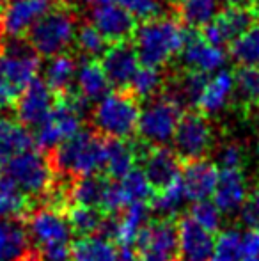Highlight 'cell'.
<instances>
[{
    "instance_id": "6da1fadb",
    "label": "cell",
    "mask_w": 259,
    "mask_h": 261,
    "mask_svg": "<svg viewBox=\"0 0 259 261\" xmlns=\"http://www.w3.org/2000/svg\"><path fill=\"white\" fill-rule=\"evenodd\" d=\"M187 36L180 20L167 16L144 20L133 32L135 50L140 64L162 68L172 57L181 54Z\"/></svg>"
},
{
    "instance_id": "7a4b0ae2",
    "label": "cell",
    "mask_w": 259,
    "mask_h": 261,
    "mask_svg": "<svg viewBox=\"0 0 259 261\" xmlns=\"http://www.w3.org/2000/svg\"><path fill=\"white\" fill-rule=\"evenodd\" d=\"M107 139L96 132L80 130L52 153L50 160L57 174L69 178L98 174L107 164Z\"/></svg>"
},
{
    "instance_id": "3957f363",
    "label": "cell",
    "mask_w": 259,
    "mask_h": 261,
    "mask_svg": "<svg viewBox=\"0 0 259 261\" xmlns=\"http://www.w3.org/2000/svg\"><path fill=\"white\" fill-rule=\"evenodd\" d=\"M57 100L52 112L39 123L36 132V144L43 151H53L59 144L68 141L80 132L82 117L89 101L80 96L76 91H68L64 94H55Z\"/></svg>"
},
{
    "instance_id": "277c9868",
    "label": "cell",
    "mask_w": 259,
    "mask_h": 261,
    "mask_svg": "<svg viewBox=\"0 0 259 261\" xmlns=\"http://www.w3.org/2000/svg\"><path fill=\"white\" fill-rule=\"evenodd\" d=\"M0 172L32 201L34 197L43 199L57 178L50 156L36 149H28L0 162Z\"/></svg>"
},
{
    "instance_id": "5b68a950",
    "label": "cell",
    "mask_w": 259,
    "mask_h": 261,
    "mask_svg": "<svg viewBox=\"0 0 259 261\" xmlns=\"http://www.w3.org/2000/svg\"><path fill=\"white\" fill-rule=\"evenodd\" d=\"M140 107L128 89L107 93L93 110V123L98 134L108 139H128L137 132Z\"/></svg>"
},
{
    "instance_id": "8992f818",
    "label": "cell",
    "mask_w": 259,
    "mask_h": 261,
    "mask_svg": "<svg viewBox=\"0 0 259 261\" xmlns=\"http://www.w3.org/2000/svg\"><path fill=\"white\" fill-rule=\"evenodd\" d=\"M76 31L78 27L71 11L66 7H52L27 32L28 45L32 52L41 57H53L64 54V50L75 41Z\"/></svg>"
},
{
    "instance_id": "52a82bcc",
    "label": "cell",
    "mask_w": 259,
    "mask_h": 261,
    "mask_svg": "<svg viewBox=\"0 0 259 261\" xmlns=\"http://www.w3.org/2000/svg\"><path fill=\"white\" fill-rule=\"evenodd\" d=\"M39 71V55L14 48L0 55V109L13 107Z\"/></svg>"
},
{
    "instance_id": "ba28073f",
    "label": "cell",
    "mask_w": 259,
    "mask_h": 261,
    "mask_svg": "<svg viewBox=\"0 0 259 261\" xmlns=\"http://www.w3.org/2000/svg\"><path fill=\"white\" fill-rule=\"evenodd\" d=\"M133 245L138 261H180L178 220H174V217L149 220Z\"/></svg>"
},
{
    "instance_id": "9c48e42d",
    "label": "cell",
    "mask_w": 259,
    "mask_h": 261,
    "mask_svg": "<svg viewBox=\"0 0 259 261\" xmlns=\"http://www.w3.org/2000/svg\"><path fill=\"white\" fill-rule=\"evenodd\" d=\"M181 116L183 107L176 100L167 94L155 98L144 110H140L137 124L138 137L149 146H165L169 141H172Z\"/></svg>"
},
{
    "instance_id": "30bf717a",
    "label": "cell",
    "mask_w": 259,
    "mask_h": 261,
    "mask_svg": "<svg viewBox=\"0 0 259 261\" xmlns=\"http://www.w3.org/2000/svg\"><path fill=\"white\" fill-rule=\"evenodd\" d=\"M174 151L183 162L200 160L213 146V130L203 112H187L181 116L174 132Z\"/></svg>"
},
{
    "instance_id": "8fae6325",
    "label": "cell",
    "mask_w": 259,
    "mask_h": 261,
    "mask_svg": "<svg viewBox=\"0 0 259 261\" xmlns=\"http://www.w3.org/2000/svg\"><path fill=\"white\" fill-rule=\"evenodd\" d=\"M254 23H256V13L250 6H229L227 9L218 13L210 23L200 27L199 32L211 45L224 46L240 38Z\"/></svg>"
},
{
    "instance_id": "7c38bea8",
    "label": "cell",
    "mask_w": 259,
    "mask_h": 261,
    "mask_svg": "<svg viewBox=\"0 0 259 261\" xmlns=\"http://www.w3.org/2000/svg\"><path fill=\"white\" fill-rule=\"evenodd\" d=\"M27 231L31 242L36 244V249L52 247V245H68L71 240V226L64 213L52 208H39L38 212L28 213Z\"/></svg>"
},
{
    "instance_id": "4fadbf2b",
    "label": "cell",
    "mask_w": 259,
    "mask_h": 261,
    "mask_svg": "<svg viewBox=\"0 0 259 261\" xmlns=\"http://www.w3.org/2000/svg\"><path fill=\"white\" fill-rule=\"evenodd\" d=\"M140 156L144 164L142 171L155 192L172 185L181 178V162L183 160L178 156L174 149L165 148V146H149L144 142Z\"/></svg>"
},
{
    "instance_id": "5bb4252c",
    "label": "cell",
    "mask_w": 259,
    "mask_h": 261,
    "mask_svg": "<svg viewBox=\"0 0 259 261\" xmlns=\"http://www.w3.org/2000/svg\"><path fill=\"white\" fill-rule=\"evenodd\" d=\"M137 18L119 4H94L91 9V23L103 34L107 41H126L133 36Z\"/></svg>"
},
{
    "instance_id": "9a60e30c",
    "label": "cell",
    "mask_w": 259,
    "mask_h": 261,
    "mask_svg": "<svg viewBox=\"0 0 259 261\" xmlns=\"http://www.w3.org/2000/svg\"><path fill=\"white\" fill-rule=\"evenodd\" d=\"M55 100V93L46 86L45 80L34 79L14 103L16 119L25 126H38L52 112Z\"/></svg>"
},
{
    "instance_id": "2e32d148",
    "label": "cell",
    "mask_w": 259,
    "mask_h": 261,
    "mask_svg": "<svg viewBox=\"0 0 259 261\" xmlns=\"http://www.w3.org/2000/svg\"><path fill=\"white\" fill-rule=\"evenodd\" d=\"M100 62L110 86L118 87V89H128L131 79L140 68L138 66L140 59L137 55V50L128 41L112 43L101 55Z\"/></svg>"
},
{
    "instance_id": "e0dca14e",
    "label": "cell",
    "mask_w": 259,
    "mask_h": 261,
    "mask_svg": "<svg viewBox=\"0 0 259 261\" xmlns=\"http://www.w3.org/2000/svg\"><path fill=\"white\" fill-rule=\"evenodd\" d=\"M52 7V0H13L0 14L2 31L9 38H21Z\"/></svg>"
},
{
    "instance_id": "ac0fdd59",
    "label": "cell",
    "mask_w": 259,
    "mask_h": 261,
    "mask_svg": "<svg viewBox=\"0 0 259 261\" xmlns=\"http://www.w3.org/2000/svg\"><path fill=\"white\" fill-rule=\"evenodd\" d=\"M224 48L217 45H211L210 41L200 36V32H194L192 36H187V41L181 50V61L188 71H197L210 75L217 73L225 64Z\"/></svg>"
},
{
    "instance_id": "d6986e66",
    "label": "cell",
    "mask_w": 259,
    "mask_h": 261,
    "mask_svg": "<svg viewBox=\"0 0 259 261\" xmlns=\"http://www.w3.org/2000/svg\"><path fill=\"white\" fill-rule=\"evenodd\" d=\"M0 261H39L21 219H0Z\"/></svg>"
},
{
    "instance_id": "ffe728a7",
    "label": "cell",
    "mask_w": 259,
    "mask_h": 261,
    "mask_svg": "<svg viewBox=\"0 0 259 261\" xmlns=\"http://www.w3.org/2000/svg\"><path fill=\"white\" fill-rule=\"evenodd\" d=\"M180 237V261H210L215 247V237L211 231L200 227L190 217L178 220Z\"/></svg>"
},
{
    "instance_id": "44dd1931",
    "label": "cell",
    "mask_w": 259,
    "mask_h": 261,
    "mask_svg": "<svg viewBox=\"0 0 259 261\" xmlns=\"http://www.w3.org/2000/svg\"><path fill=\"white\" fill-rule=\"evenodd\" d=\"M181 181H183L185 196L188 201L195 203V201L210 199L218 181L217 165L204 158L187 162L181 174Z\"/></svg>"
},
{
    "instance_id": "7402d4cb",
    "label": "cell",
    "mask_w": 259,
    "mask_h": 261,
    "mask_svg": "<svg viewBox=\"0 0 259 261\" xmlns=\"http://www.w3.org/2000/svg\"><path fill=\"white\" fill-rule=\"evenodd\" d=\"M247 194V181L242 169H220L213 192V203L222 213L238 212Z\"/></svg>"
},
{
    "instance_id": "603a6c76",
    "label": "cell",
    "mask_w": 259,
    "mask_h": 261,
    "mask_svg": "<svg viewBox=\"0 0 259 261\" xmlns=\"http://www.w3.org/2000/svg\"><path fill=\"white\" fill-rule=\"evenodd\" d=\"M235 96V75L227 69H218L211 79L206 80L197 107L203 114H217L229 105Z\"/></svg>"
},
{
    "instance_id": "cb8c5ba5",
    "label": "cell",
    "mask_w": 259,
    "mask_h": 261,
    "mask_svg": "<svg viewBox=\"0 0 259 261\" xmlns=\"http://www.w3.org/2000/svg\"><path fill=\"white\" fill-rule=\"evenodd\" d=\"M36 139L18 119L0 114V162L34 149Z\"/></svg>"
},
{
    "instance_id": "d4e9b609",
    "label": "cell",
    "mask_w": 259,
    "mask_h": 261,
    "mask_svg": "<svg viewBox=\"0 0 259 261\" xmlns=\"http://www.w3.org/2000/svg\"><path fill=\"white\" fill-rule=\"evenodd\" d=\"M75 82L76 93L85 98L87 101L101 100L108 93V86H110L103 68H101V62L93 57H89L78 66Z\"/></svg>"
},
{
    "instance_id": "484cf974",
    "label": "cell",
    "mask_w": 259,
    "mask_h": 261,
    "mask_svg": "<svg viewBox=\"0 0 259 261\" xmlns=\"http://www.w3.org/2000/svg\"><path fill=\"white\" fill-rule=\"evenodd\" d=\"M138 156H140V149H137V142L108 139L105 172L108 174V178L121 179L131 169H135V162L138 160Z\"/></svg>"
},
{
    "instance_id": "4316f807",
    "label": "cell",
    "mask_w": 259,
    "mask_h": 261,
    "mask_svg": "<svg viewBox=\"0 0 259 261\" xmlns=\"http://www.w3.org/2000/svg\"><path fill=\"white\" fill-rule=\"evenodd\" d=\"M148 203H131L125 208L123 215L116 219L114 240L121 245V249H126L135 244L140 229L148 222Z\"/></svg>"
},
{
    "instance_id": "83f0119b",
    "label": "cell",
    "mask_w": 259,
    "mask_h": 261,
    "mask_svg": "<svg viewBox=\"0 0 259 261\" xmlns=\"http://www.w3.org/2000/svg\"><path fill=\"white\" fill-rule=\"evenodd\" d=\"M108 179H110L108 176L100 174L71 178V185H69V201H71V204L93 206L100 210Z\"/></svg>"
},
{
    "instance_id": "f1b7e54d",
    "label": "cell",
    "mask_w": 259,
    "mask_h": 261,
    "mask_svg": "<svg viewBox=\"0 0 259 261\" xmlns=\"http://www.w3.org/2000/svg\"><path fill=\"white\" fill-rule=\"evenodd\" d=\"M71 261H119V252L108 238L91 234L71 244Z\"/></svg>"
},
{
    "instance_id": "f546056e",
    "label": "cell",
    "mask_w": 259,
    "mask_h": 261,
    "mask_svg": "<svg viewBox=\"0 0 259 261\" xmlns=\"http://www.w3.org/2000/svg\"><path fill=\"white\" fill-rule=\"evenodd\" d=\"M76 62L71 55L59 54L50 57L45 68V82L55 94H64L69 91L76 76Z\"/></svg>"
},
{
    "instance_id": "4dcf8cb0",
    "label": "cell",
    "mask_w": 259,
    "mask_h": 261,
    "mask_svg": "<svg viewBox=\"0 0 259 261\" xmlns=\"http://www.w3.org/2000/svg\"><path fill=\"white\" fill-rule=\"evenodd\" d=\"M66 213H68L66 219L71 226V231L80 237L100 234L101 226L107 219V215L101 210L93 206H80V204H71Z\"/></svg>"
},
{
    "instance_id": "1f68e13d",
    "label": "cell",
    "mask_w": 259,
    "mask_h": 261,
    "mask_svg": "<svg viewBox=\"0 0 259 261\" xmlns=\"http://www.w3.org/2000/svg\"><path fill=\"white\" fill-rule=\"evenodd\" d=\"M229 52L240 66L259 68V21L231 43Z\"/></svg>"
},
{
    "instance_id": "d6a6232c",
    "label": "cell",
    "mask_w": 259,
    "mask_h": 261,
    "mask_svg": "<svg viewBox=\"0 0 259 261\" xmlns=\"http://www.w3.org/2000/svg\"><path fill=\"white\" fill-rule=\"evenodd\" d=\"M178 14L192 27H204L218 14V0H176Z\"/></svg>"
},
{
    "instance_id": "836d02e7",
    "label": "cell",
    "mask_w": 259,
    "mask_h": 261,
    "mask_svg": "<svg viewBox=\"0 0 259 261\" xmlns=\"http://www.w3.org/2000/svg\"><path fill=\"white\" fill-rule=\"evenodd\" d=\"M185 199H187V196H185L183 181L180 178L172 185L153 194L151 201H149V210L156 212L160 217H174L183 206Z\"/></svg>"
},
{
    "instance_id": "e575fe53",
    "label": "cell",
    "mask_w": 259,
    "mask_h": 261,
    "mask_svg": "<svg viewBox=\"0 0 259 261\" xmlns=\"http://www.w3.org/2000/svg\"><path fill=\"white\" fill-rule=\"evenodd\" d=\"M119 181V187H121V192L125 196V201L126 204H131V203H149L155 194L153 190L151 183L149 179L146 178L144 171L138 167L131 169L126 176H123Z\"/></svg>"
},
{
    "instance_id": "d590c367",
    "label": "cell",
    "mask_w": 259,
    "mask_h": 261,
    "mask_svg": "<svg viewBox=\"0 0 259 261\" xmlns=\"http://www.w3.org/2000/svg\"><path fill=\"white\" fill-rule=\"evenodd\" d=\"M243 237L238 229H224L215 238L213 254L210 261H242Z\"/></svg>"
},
{
    "instance_id": "8d00e7d4",
    "label": "cell",
    "mask_w": 259,
    "mask_h": 261,
    "mask_svg": "<svg viewBox=\"0 0 259 261\" xmlns=\"http://www.w3.org/2000/svg\"><path fill=\"white\" fill-rule=\"evenodd\" d=\"M162 73L158 68H151V66H142L137 69L135 76L131 79L128 91L135 98H153L156 96L160 89H162Z\"/></svg>"
},
{
    "instance_id": "74e56055",
    "label": "cell",
    "mask_w": 259,
    "mask_h": 261,
    "mask_svg": "<svg viewBox=\"0 0 259 261\" xmlns=\"http://www.w3.org/2000/svg\"><path fill=\"white\" fill-rule=\"evenodd\" d=\"M235 94H238L240 101L245 105L259 103V68L242 66L235 75Z\"/></svg>"
},
{
    "instance_id": "f35d334b",
    "label": "cell",
    "mask_w": 259,
    "mask_h": 261,
    "mask_svg": "<svg viewBox=\"0 0 259 261\" xmlns=\"http://www.w3.org/2000/svg\"><path fill=\"white\" fill-rule=\"evenodd\" d=\"M75 41L80 52L93 59L96 57V55H103V52L107 50V39L103 38V34H101L93 23L82 25V27L76 31Z\"/></svg>"
},
{
    "instance_id": "ab89813d",
    "label": "cell",
    "mask_w": 259,
    "mask_h": 261,
    "mask_svg": "<svg viewBox=\"0 0 259 261\" xmlns=\"http://www.w3.org/2000/svg\"><path fill=\"white\" fill-rule=\"evenodd\" d=\"M188 217H190L194 222L199 224L200 227L204 229L211 231H218L222 224V212L217 208V204L211 203L210 199H204V201H195L192 204L190 212H188Z\"/></svg>"
},
{
    "instance_id": "60d3db41",
    "label": "cell",
    "mask_w": 259,
    "mask_h": 261,
    "mask_svg": "<svg viewBox=\"0 0 259 261\" xmlns=\"http://www.w3.org/2000/svg\"><path fill=\"white\" fill-rule=\"evenodd\" d=\"M93 4H119L138 20H151L162 13V0H91Z\"/></svg>"
},
{
    "instance_id": "b9f144b4",
    "label": "cell",
    "mask_w": 259,
    "mask_h": 261,
    "mask_svg": "<svg viewBox=\"0 0 259 261\" xmlns=\"http://www.w3.org/2000/svg\"><path fill=\"white\" fill-rule=\"evenodd\" d=\"M240 212V222L247 227V229H259V187H254L249 194H247L245 201H243Z\"/></svg>"
},
{
    "instance_id": "7bdbcfd3",
    "label": "cell",
    "mask_w": 259,
    "mask_h": 261,
    "mask_svg": "<svg viewBox=\"0 0 259 261\" xmlns=\"http://www.w3.org/2000/svg\"><path fill=\"white\" fill-rule=\"evenodd\" d=\"M217 164L220 169H242L243 165V149L236 142H229L218 148Z\"/></svg>"
},
{
    "instance_id": "ee69618b",
    "label": "cell",
    "mask_w": 259,
    "mask_h": 261,
    "mask_svg": "<svg viewBox=\"0 0 259 261\" xmlns=\"http://www.w3.org/2000/svg\"><path fill=\"white\" fill-rule=\"evenodd\" d=\"M243 256L259 258V229H250L243 237Z\"/></svg>"
},
{
    "instance_id": "f6af8a7d",
    "label": "cell",
    "mask_w": 259,
    "mask_h": 261,
    "mask_svg": "<svg viewBox=\"0 0 259 261\" xmlns=\"http://www.w3.org/2000/svg\"><path fill=\"white\" fill-rule=\"evenodd\" d=\"M119 261H138V259H137V256H135V252H131L130 247H126L119 252Z\"/></svg>"
},
{
    "instance_id": "bcb514c9",
    "label": "cell",
    "mask_w": 259,
    "mask_h": 261,
    "mask_svg": "<svg viewBox=\"0 0 259 261\" xmlns=\"http://www.w3.org/2000/svg\"><path fill=\"white\" fill-rule=\"evenodd\" d=\"M222 2H225L229 7V6H250L252 0H222Z\"/></svg>"
},
{
    "instance_id": "7dc6e473",
    "label": "cell",
    "mask_w": 259,
    "mask_h": 261,
    "mask_svg": "<svg viewBox=\"0 0 259 261\" xmlns=\"http://www.w3.org/2000/svg\"><path fill=\"white\" fill-rule=\"evenodd\" d=\"M242 261H259V258H252V256H243Z\"/></svg>"
},
{
    "instance_id": "c3c4849f",
    "label": "cell",
    "mask_w": 259,
    "mask_h": 261,
    "mask_svg": "<svg viewBox=\"0 0 259 261\" xmlns=\"http://www.w3.org/2000/svg\"><path fill=\"white\" fill-rule=\"evenodd\" d=\"M256 153H257V156H259V135H257V139H256Z\"/></svg>"
},
{
    "instance_id": "681fc988",
    "label": "cell",
    "mask_w": 259,
    "mask_h": 261,
    "mask_svg": "<svg viewBox=\"0 0 259 261\" xmlns=\"http://www.w3.org/2000/svg\"><path fill=\"white\" fill-rule=\"evenodd\" d=\"M59 2H63V4H66V2H73V0H59Z\"/></svg>"
},
{
    "instance_id": "f907efd6",
    "label": "cell",
    "mask_w": 259,
    "mask_h": 261,
    "mask_svg": "<svg viewBox=\"0 0 259 261\" xmlns=\"http://www.w3.org/2000/svg\"><path fill=\"white\" fill-rule=\"evenodd\" d=\"M0 52H2V39H0Z\"/></svg>"
},
{
    "instance_id": "816d5d0a",
    "label": "cell",
    "mask_w": 259,
    "mask_h": 261,
    "mask_svg": "<svg viewBox=\"0 0 259 261\" xmlns=\"http://www.w3.org/2000/svg\"><path fill=\"white\" fill-rule=\"evenodd\" d=\"M9 2H13V0H7V4H9Z\"/></svg>"
}]
</instances>
